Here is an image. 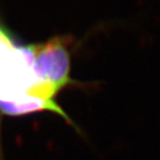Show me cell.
<instances>
[{"label": "cell", "mask_w": 160, "mask_h": 160, "mask_svg": "<svg viewBox=\"0 0 160 160\" xmlns=\"http://www.w3.org/2000/svg\"><path fill=\"white\" fill-rule=\"evenodd\" d=\"M15 43L9 34L0 26V55L15 47Z\"/></svg>", "instance_id": "3"}, {"label": "cell", "mask_w": 160, "mask_h": 160, "mask_svg": "<svg viewBox=\"0 0 160 160\" xmlns=\"http://www.w3.org/2000/svg\"><path fill=\"white\" fill-rule=\"evenodd\" d=\"M0 160H3V153H2V147H1V138H0Z\"/></svg>", "instance_id": "4"}, {"label": "cell", "mask_w": 160, "mask_h": 160, "mask_svg": "<svg viewBox=\"0 0 160 160\" xmlns=\"http://www.w3.org/2000/svg\"><path fill=\"white\" fill-rule=\"evenodd\" d=\"M38 84L33 45L15 47L0 55V110L10 116L42 111L31 98Z\"/></svg>", "instance_id": "1"}, {"label": "cell", "mask_w": 160, "mask_h": 160, "mask_svg": "<svg viewBox=\"0 0 160 160\" xmlns=\"http://www.w3.org/2000/svg\"><path fill=\"white\" fill-rule=\"evenodd\" d=\"M32 45L34 71L38 81L32 98L47 106L48 111L68 121V116L57 104L55 97L67 86L75 83L71 77L70 41L67 37H54L45 42Z\"/></svg>", "instance_id": "2"}]
</instances>
